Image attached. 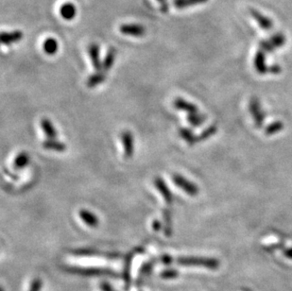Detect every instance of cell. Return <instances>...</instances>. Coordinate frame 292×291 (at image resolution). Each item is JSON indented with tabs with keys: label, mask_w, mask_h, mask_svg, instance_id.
<instances>
[{
	"label": "cell",
	"mask_w": 292,
	"mask_h": 291,
	"mask_svg": "<svg viewBox=\"0 0 292 291\" xmlns=\"http://www.w3.org/2000/svg\"><path fill=\"white\" fill-rule=\"evenodd\" d=\"M177 262L183 266H195V267H203L209 270H218L219 263L216 258L210 257H201V256H187L180 257L177 259Z\"/></svg>",
	"instance_id": "6da1fadb"
},
{
	"label": "cell",
	"mask_w": 292,
	"mask_h": 291,
	"mask_svg": "<svg viewBox=\"0 0 292 291\" xmlns=\"http://www.w3.org/2000/svg\"><path fill=\"white\" fill-rule=\"evenodd\" d=\"M172 181L178 187L184 190L189 196H197L199 194V187L192 182L183 177L182 175L174 174L172 176Z\"/></svg>",
	"instance_id": "7a4b0ae2"
},
{
	"label": "cell",
	"mask_w": 292,
	"mask_h": 291,
	"mask_svg": "<svg viewBox=\"0 0 292 291\" xmlns=\"http://www.w3.org/2000/svg\"><path fill=\"white\" fill-rule=\"evenodd\" d=\"M250 112L254 120L257 128H261L263 125L264 114L261 110L260 103L256 99H251L250 102Z\"/></svg>",
	"instance_id": "3957f363"
},
{
	"label": "cell",
	"mask_w": 292,
	"mask_h": 291,
	"mask_svg": "<svg viewBox=\"0 0 292 291\" xmlns=\"http://www.w3.org/2000/svg\"><path fill=\"white\" fill-rule=\"evenodd\" d=\"M119 31L128 36L142 37L146 33V29L139 24H123L120 26Z\"/></svg>",
	"instance_id": "277c9868"
},
{
	"label": "cell",
	"mask_w": 292,
	"mask_h": 291,
	"mask_svg": "<svg viewBox=\"0 0 292 291\" xmlns=\"http://www.w3.org/2000/svg\"><path fill=\"white\" fill-rule=\"evenodd\" d=\"M154 186L155 187L157 188V190L160 192L164 201L166 202L167 204H172L173 202V197H172V194L170 192V189L168 188V187L167 186V184L165 183V181L160 178V177H157L154 179Z\"/></svg>",
	"instance_id": "5b68a950"
},
{
	"label": "cell",
	"mask_w": 292,
	"mask_h": 291,
	"mask_svg": "<svg viewBox=\"0 0 292 291\" xmlns=\"http://www.w3.org/2000/svg\"><path fill=\"white\" fill-rule=\"evenodd\" d=\"M68 271L73 273H79L82 275H110L114 276L115 274L108 270L102 269H80V268H67Z\"/></svg>",
	"instance_id": "8992f818"
},
{
	"label": "cell",
	"mask_w": 292,
	"mask_h": 291,
	"mask_svg": "<svg viewBox=\"0 0 292 291\" xmlns=\"http://www.w3.org/2000/svg\"><path fill=\"white\" fill-rule=\"evenodd\" d=\"M24 37V34L21 30H15V31H11V32H6L3 31L1 33V44L4 45H11V44L18 43L22 40V38Z\"/></svg>",
	"instance_id": "52a82bcc"
},
{
	"label": "cell",
	"mask_w": 292,
	"mask_h": 291,
	"mask_svg": "<svg viewBox=\"0 0 292 291\" xmlns=\"http://www.w3.org/2000/svg\"><path fill=\"white\" fill-rule=\"evenodd\" d=\"M88 53L92 61V64L94 68L101 72L103 70V62H101L100 57V45L98 44H91L88 47Z\"/></svg>",
	"instance_id": "ba28073f"
},
{
	"label": "cell",
	"mask_w": 292,
	"mask_h": 291,
	"mask_svg": "<svg viewBox=\"0 0 292 291\" xmlns=\"http://www.w3.org/2000/svg\"><path fill=\"white\" fill-rule=\"evenodd\" d=\"M121 141L124 146V156L130 159L133 155V136L130 131H123L121 133Z\"/></svg>",
	"instance_id": "9c48e42d"
},
{
	"label": "cell",
	"mask_w": 292,
	"mask_h": 291,
	"mask_svg": "<svg viewBox=\"0 0 292 291\" xmlns=\"http://www.w3.org/2000/svg\"><path fill=\"white\" fill-rule=\"evenodd\" d=\"M250 14L251 15V17L256 21V23L258 24V26L261 29H265V30H270V29L273 28L272 20H271L269 17L262 15L261 13H259L257 10L250 9Z\"/></svg>",
	"instance_id": "30bf717a"
},
{
	"label": "cell",
	"mask_w": 292,
	"mask_h": 291,
	"mask_svg": "<svg viewBox=\"0 0 292 291\" xmlns=\"http://www.w3.org/2000/svg\"><path fill=\"white\" fill-rule=\"evenodd\" d=\"M253 64H254L255 70L259 74L269 73V67L266 64V53L264 52L263 50L259 49L256 52V54L254 56V60H253Z\"/></svg>",
	"instance_id": "8fae6325"
},
{
	"label": "cell",
	"mask_w": 292,
	"mask_h": 291,
	"mask_svg": "<svg viewBox=\"0 0 292 291\" xmlns=\"http://www.w3.org/2000/svg\"><path fill=\"white\" fill-rule=\"evenodd\" d=\"M173 105H174V107H175L177 110L185 111V112H188V114L199 113V109H198V107L196 105H194L193 103L187 102L186 100L181 99V98H177L174 102H173Z\"/></svg>",
	"instance_id": "7c38bea8"
},
{
	"label": "cell",
	"mask_w": 292,
	"mask_h": 291,
	"mask_svg": "<svg viewBox=\"0 0 292 291\" xmlns=\"http://www.w3.org/2000/svg\"><path fill=\"white\" fill-rule=\"evenodd\" d=\"M79 216L82 218V220L90 227H96L99 224V218L89 210L81 209L79 212Z\"/></svg>",
	"instance_id": "4fadbf2b"
},
{
	"label": "cell",
	"mask_w": 292,
	"mask_h": 291,
	"mask_svg": "<svg viewBox=\"0 0 292 291\" xmlns=\"http://www.w3.org/2000/svg\"><path fill=\"white\" fill-rule=\"evenodd\" d=\"M41 128L48 139H55L57 137V131L49 119L43 118L41 120Z\"/></svg>",
	"instance_id": "5bb4252c"
},
{
	"label": "cell",
	"mask_w": 292,
	"mask_h": 291,
	"mask_svg": "<svg viewBox=\"0 0 292 291\" xmlns=\"http://www.w3.org/2000/svg\"><path fill=\"white\" fill-rule=\"evenodd\" d=\"M116 57H117V49L115 47L110 48L107 52V55L105 56V58L103 60V71L107 72L112 68V66L115 63Z\"/></svg>",
	"instance_id": "9a60e30c"
},
{
	"label": "cell",
	"mask_w": 292,
	"mask_h": 291,
	"mask_svg": "<svg viewBox=\"0 0 292 291\" xmlns=\"http://www.w3.org/2000/svg\"><path fill=\"white\" fill-rule=\"evenodd\" d=\"M60 15L64 20H72L77 15V9L71 3H65L60 8Z\"/></svg>",
	"instance_id": "2e32d148"
},
{
	"label": "cell",
	"mask_w": 292,
	"mask_h": 291,
	"mask_svg": "<svg viewBox=\"0 0 292 291\" xmlns=\"http://www.w3.org/2000/svg\"><path fill=\"white\" fill-rule=\"evenodd\" d=\"M43 147L48 150H54L58 152H63L66 149V146L63 142L57 141L56 139H48L43 142Z\"/></svg>",
	"instance_id": "e0dca14e"
},
{
	"label": "cell",
	"mask_w": 292,
	"mask_h": 291,
	"mask_svg": "<svg viewBox=\"0 0 292 291\" xmlns=\"http://www.w3.org/2000/svg\"><path fill=\"white\" fill-rule=\"evenodd\" d=\"M59 44L56 39L48 37L43 43V49L47 55H54L58 51Z\"/></svg>",
	"instance_id": "ac0fdd59"
},
{
	"label": "cell",
	"mask_w": 292,
	"mask_h": 291,
	"mask_svg": "<svg viewBox=\"0 0 292 291\" xmlns=\"http://www.w3.org/2000/svg\"><path fill=\"white\" fill-rule=\"evenodd\" d=\"M29 154L26 151H22L15 157L14 166L15 169H23L29 165Z\"/></svg>",
	"instance_id": "d6986e66"
},
{
	"label": "cell",
	"mask_w": 292,
	"mask_h": 291,
	"mask_svg": "<svg viewBox=\"0 0 292 291\" xmlns=\"http://www.w3.org/2000/svg\"><path fill=\"white\" fill-rule=\"evenodd\" d=\"M106 80V76L105 74L103 72H97L93 75H91L88 78L86 84L89 88H94L98 85H100L101 83H103V82Z\"/></svg>",
	"instance_id": "ffe728a7"
},
{
	"label": "cell",
	"mask_w": 292,
	"mask_h": 291,
	"mask_svg": "<svg viewBox=\"0 0 292 291\" xmlns=\"http://www.w3.org/2000/svg\"><path fill=\"white\" fill-rule=\"evenodd\" d=\"M163 218L165 222V233L167 235H170L172 233V214L171 210L166 208L163 212Z\"/></svg>",
	"instance_id": "44dd1931"
},
{
	"label": "cell",
	"mask_w": 292,
	"mask_h": 291,
	"mask_svg": "<svg viewBox=\"0 0 292 291\" xmlns=\"http://www.w3.org/2000/svg\"><path fill=\"white\" fill-rule=\"evenodd\" d=\"M208 0H174L173 4L177 9H185L196 5L205 4Z\"/></svg>",
	"instance_id": "7402d4cb"
},
{
	"label": "cell",
	"mask_w": 292,
	"mask_h": 291,
	"mask_svg": "<svg viewBox=\"0 0 292 291\" xmlns=\"http://www.w3.org/2000/svg\"><path fill=\"white\" fill-rule=\"evenodd\" d=\"M179 134L180 136L186 140L189 145H194L197 142V136H195V134L193 133V131L188 129V128H182L179 130Z\"/></svg>",
	"instance_id": "603a6c76"
},
{
	"label": "cell",
	"mask_w": 292,
	"mask_h": 291,
	"mask_svg": "<svg viewBox=\"0 0 292 291\" xmlns=\"http://www.w3.org/2000/svg\"><path fill=\"white\" fill-rule=\"evenodd\" d=\"M188 120L190 124L194 127H200L202 126L206 120V117L205 115L196 113V114H188Z\"/></svg>",
	"instance_id": "cb8c5ba5"
},
{
	"label": "cell",
	"mask_w": 292,
	"mask_h": 291,
	"mask_svg": "<svg viewBox=\"0 0 292 291\" xmlns=\"http://www.w3.org/2000/svg\"><path fill=\"white\" fill-rule=\"evenodd\" d=\"M269 40H270L271 44L273 45V47H274L275 49L282 47V46L285 44V43H286V37H285V35H284L283 33H281V32L275 33V34L272 35L271 38H269Z\"/></svg>",
	"instance_id": "d4e9b609"
},
{
	"label": "cell",
	"mask_w": 292,
	"mask_h": 291,
	"mask_svg": "<svg viewBox=\"0 0 292 291\" xmlns=\"http://www.w3.org/2000/svg\"><path fill=\"white\" fill-rule=\"evenodd\" d=\"M284 128V124L282 121H276V122H273L271 124H270L266 130H265V133L267 135H273L275 133H277L279 131H282Z\"/></svg>",
	"instance_id": "484cf974"
},
{
	"label": "cell",
	"mask_w": 292,
	"mask_h": 291,
	"mask_svg": "<svg viewBox=\"0 0 292 291\" xmlns=\"http://www.w3.org/2000/svg\"><path fill=\"white\" fill-rule=\"evenodd\" d=\"M217 132V127L216 126H210L208 127L205 131H203L199 136H197V142H201V141H204L208 139L209 137L213 136L214 134H216Z\"/></svg>",
	"instance_id": "4316f807"
},
{
	"label": "cell",
	"mask_w": 292,
	"mask_h": 291,
	"mask_svg": "<svg viewBox=\"0 0 292 291\" xmlns=\"http://www.w3.org/2000/svg\"><path fill=\"white\" fill-rule=\"evenodd\" d=\"M178 276V271L175 270H167L162 272V277L166 279H171V278H176Z\"/></svg>",
	"instance_id": "83f0119b"
},
{
	"label": "cell",
	"mask_w": 292,
	"mask_h": 291,
	"mask_svg": "<svg viewBox=\"0 0 292 291\" xmlns=\"http://www.w3.org/2000/svg\"><path fill=\"white\" fill-rule=\"evenodd\" d=\"M42 287V282L40 279H35L32 282V285L30 287V291H40Z\"/></svg>",
	"instance_id": "f1b7e54d"
},
{
	"label": "cell",
	"mask_w": 292,
	"mask_h": 291,
	"mask_svg": "<svg viewBox=\"0 0 292 291\" xmlns=\"http://www.w3.org/2000/svg\"><path fill=\"white\" fill-rule=\"evenodd\" d=\"M157 1L160 4V9L162 13L167 14L168 12V3H167V0H157Z\"/></svg>",
	"instance_id": "f546056e"
},
{
	"label": "cell",
	"mask_w": 292,
	"mask_h": 291,
	"mask_svg": "<svg viewBox=\"0 0 292 291\" xmlns=\"http://www.w3.org/2000/svg\"><path fill=\"white\" fill-rule=\"evenodd\" d=\"M283 248H284L283 243H276V244L271 245V246H269V247H266L265 249H266L267 250H274V249H283Z\"/></svg>",
	"instance_id": "4dcf8cb0"
},
{
	"label": "cell",
	"mask_w": 292,
	"mask_h": 291,
	"mask_svg": "<svg viewBox=\"0 0 292 291\" xmlns=\"http://www.w3.org/2000/svg\"><path fill=\"white\" fill-rule=\"evenodd\" d=\"M283 254H284L287 258L292 259V247L288 248V249H284V250H283Z\"/></svg>",
	"instance_id": "1f68e13d"
},
{
	"label": "cell",
	"mask_w": 292,
	"mask_h": 291,
	"mask_svg": "<svg viewBox=\"0 0 292 291\" xmlns=\"http://www.w3.org/2000/svg\"><path fill=\"white\" fill-rule=\"evenodd\" d=\"M269 72L272 73V74H278L281 72V67L279 65H272L269 67Z\"/></svg>",
	"instance_id": "d6a6232c"
},
{
	"label": "cell",
	"mask_w": 292,
	"mask_h": 291,
	"mask_svg": "<svg viewBox=\"0 0 292 291\" xmlns=\"http://www.w3.org/2000/svg\"><path fill=\"white\" fill-rule=\"evenodd\" d=\"M152 227H153V229H154L155 231H159L161 229V227H162V224H161L160 221L157 220V219H155V220L153 221V223H152Z\"/></svg>",
	"instance_id": "836d02e7"
},
{
	"label": "cell",
	"mask_w": 292,
	"mask_h": 291,
	"mask_svg": "<svg viewBox=\"0 0 292 291\" xmlns=\"http://www.w3.org/2000/svg\"><path fill=\"white\" fill-rule=\"evenodd\" d=\"M102 290H103V291H114L108 284H103L102 285Z\"/></svg>",
	"instance_id": "e575fe53"
},
{
	"label": "cell",
	"mask_w": 292,
	"mask_h": 291,
	"mask_svg": "<svg viewBox=\"0 0 292 291\" xmlns=\"http://www.w3.org/2000/svg\"><path fill=\"white\" fill-rule=\"evenodd\" d=\"M163 262L165 263V264H169V263L171 262V257L170 256H168V255H165V256H163Z\"/></svg>",
	"instance_id": "d590c367"
}]
</instances>
